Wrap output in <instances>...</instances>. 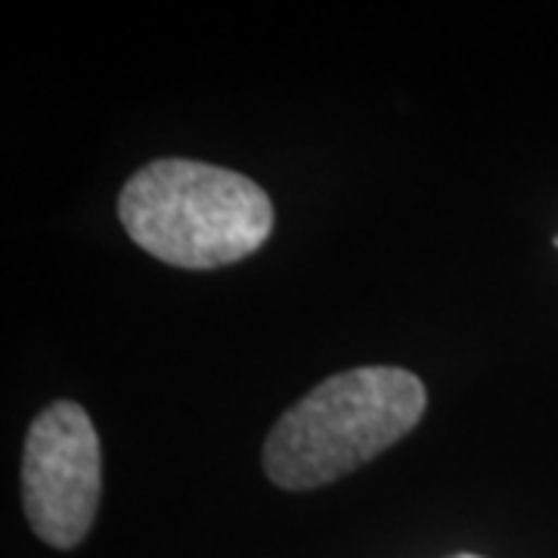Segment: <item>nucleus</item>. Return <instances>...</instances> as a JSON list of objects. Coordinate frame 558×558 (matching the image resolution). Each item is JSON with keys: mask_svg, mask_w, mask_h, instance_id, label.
<instances>
[{"mask_svg": "<svg viewBox=\"0 0 558 558\" xmlns=\"http://www.w3.org/2000/svg\"><path fill=\"white\" fill-rule=\"evenodd\" d=\"M453 558H481V556H469V553H462V556H453Z\"/></svg>", "mask_w": 558, "mask_h": 558, "instance_id": "20e7f679", "label": "nucleus"}, {"mask_svg": "<svg viewBox=\"0 0 558 558\" xmlns=\"http://www.w3.org/2000/svg\"><path fill=\"white\" fill-rule=\"evenodd\" d=\"M119 218L153 258L211 270L258 252L274 230V205L245 174L205 161L159 159L124 183Z\"/></svg>", "mask_w": 558, "mask_h": 558, "instance_id": "f03ea898", "label": "nucleus"}, {"mask_svg": "<svg viewBox=\"0 0 558 558\" xmlns=\"http://www.w3.org/2000/svg\"><path fill=\"white\" fill-rule=\"evenodd\" d=\"M422 413L425 385L410 369H348L279 416L264 444V472L286 490L323 487L410 435Z\"/></svg>", "mask_w": 558, "mask_h": 558, "instance_id": "f257e3e1", "label": "nucleus"}, {"mask_svg": "<svg viewBox=\"0 0 558 558\" xmlns=\"http://www.w3.org/2000/svg\"><path fill=\"white\" fill-rule=\"evenodd\" d=\"M102 490L100 438L72 400L50 403L25 438L22 502L32 531L57 549L78 546L90 531Z\"/></svg>", "mask_w": 558, "mask_h": 558, "instance_id": "7ed1b4c3", "label": "nucleus"}]
</instances>
